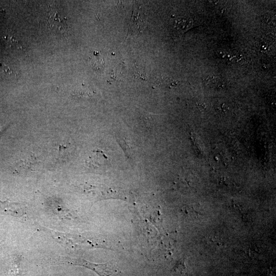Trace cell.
<instances>
[{"label": "cell", "mask_w": 276, "mask_h": 276, "mask_svg": "<svg viewBox=\"0 0 276 276\" xmlns=\"http://www.w3.org/2000/svg\"><path fill=\"white\" fill-rule=\"evenodd\" d=\"M69 262L74 266L83 267L91 270L100 276H124L122 272L110 263L94 264L83 259H72Z\"/></svg>", "instance_id": "cell-2"}, {"label": "cell", "mask_w": 276, "mask_h": 276, "mask_svg": "<svg viewBox=\"0 0 276 276\" xmlns=\"http://www.w3.org/2000/svg\"><path fill=\"white\" fill-rule=\"evenodd\" d=\"M0 72H1L5 74H10L11 70L6 65L0 63Z\"/></svg>", "instance_id": "cell-7"}, {"label": "cell", "mask_w": 276, "mask_h": 276, "mask_svg": "<svg viewBox=\"0 0 276 276\" xmlns=\"http://www.w3.org/2000/svg\"><path fill=\"white\" fill-rule=\"evenodd\" d=\"M46 23L48 29L56 33H63L68 28V20L64 13L56 6H50L46 12Z\"/></svg>", "instance_id": "cell-1"}, {"label": "cell", "mask_w": 276, "mask_h": 276, "mask_svg": "<svg viewBox=\"0 0 276 276\" xmlns=\"http://www.w3.org/2000/svg\"><path fill=\"white\" fill-rule=\"evenodd\" d=\"M5 16V12L4 10L0 8V23H1L4 19Z\"/></svg>", "instance_id": "cell-8"}, {"label": "cell", "mask_w": 276, "mask_h": 276, "mask_svg": "<svg viewBox=\"0 0 276 276\" xmlns=\"http://www.w3.org/2000/svg\"><path fill=\"white\" fill-rule=\"evenodd\" d=\"M147 27V22L140 11L134 8L132 17L130 21L128 35H135L142 33Z\"/></svg>", "instance_id": "cell-3"}, {"label": "cell", "mask_w": 276, "mask_h": 276, "mask_svg": "<svg viewBox=\"0 0 276 276\" xmlns=\"http://www.w3.org/2000/svg\"><path fill=\"white\" fill-rule=\"evenodd\" d=\"M37 164V161L33 154H27L24 155L21 159L17 162L16 170L21 173H26L28 170L35 167Z\"/></svg>", "instance_id": "cell-6"}, {"label": "cell", "mask_w": 276, "mask_h": 276, "mask_svg": "<svg viewBox=\"0 0 276 276\" xmlns=\"http://www.w3.org/2000/svg\"><path fill=\"white\" fill-rule=\"evenodd\" d=\"M108 157L102 151L95 150L92 152L86 161V164L91 169H97L107 165Z\"/></svg>", "instance_id": "cell-4"}, {"label": "cell", "mask_w": 276, "mask_h": 276, "mask_svg": "<svg viewBox=\"0 0 276 276\" xmlns=\"http://www.w3.org/2000/svg\"><path fill=\"white\" fill-rule=\"evenodd\" d=\"M6 128V126H4L0 128V138H1Z\"/></svg>", "instance_id": "cell-9"}, {"label": "cell", "mask_w": 276, "mask_h": 276, "mask_svg": "<svg viewBox=\"0 0 276 276\" xmlns=\"http://www.w3.org/2000/svg\"><path fill=\"white\" fill-rule=\"evenodd\" d=\"M193 21L189 17H178L171 23V29L176 35H181L192 28Z\"/></svg>", "instance_id": "cell-5"}]
</instances>
